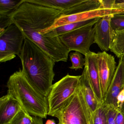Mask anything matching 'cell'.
Segmentation results:
<instances>
[{
    "label": "cell",
    "mask_w": 124,
    "mask_h": 124,
    "mask_svg": "<svg viewBox=\"0 0 124 124\" xmlns=\"http://www.w3.org/2000/svg\"><path fill=\"white\" fill-rule=\"evenodd\" d=\"M62 15V11L29 2L26 0L11 16L13 23L20 29L24 37L31 40L51 56L55 62H67L70 51L59 37L40 35Z\"/></svg>",
    "instance_id": "6da1fadb"
},
{
    "label": "cell",
    "mask_w": 124,
    "mask_h": 124,
    "mask_svg": "<svg viewBox=\"0 0 124 124\" xmlns=\"http://www.w3.org/2000/svg\"><path fill=\"white\" fill-rule=\"evenodd\" d=\"M19 56L24 76L37 90L47 97L55 77V62L39 46L26 38Z\"/></svg>",
    "instance_id": "7a4b0ae2"
},
{
    "label": "cell",
    "mask_w": 124,
    "mask_h": 124,
    "mask_svg": "<svg viewBox=\"0 0 124 124\" xmlns=\"http://www.w3.org/2000/svg\"><path fill=\"white\" fill-rule=\"evenodd\" d=\"M7 87L8 94L18 101L23 109L32 116L46 118L49 111L47 97L31 85L21 70L10 76Z\"/></svg>",
    "instance_id": "3957f363"
},
{
    "label": "cell",
    "mask_w": 124,
    "mask_h": 124,
    "mask_svg": "<svg viewBox=\"0 0 124 124\" xmlns=\"http://www.w3.org/2000/svg\"><path fill=\"white\" fill-rule=\"evenodd\" d=\"M58 124H90L92 114L79 86L54 115Z\"/></svg>",
    "instance_id": "277c9868"
},
{
    "label": "cell",
    "mask_w": 124,
    "mask_h": 124,
    "mask_svg": "<svg viewBox=\"0 0 124 124\" xmlns=\"http://www.w3.org/2000/svg\"><path fill=\"white\" fill-rule=\"evenodd\" d=\"M80 77L68 74L53 84L47 96L48 115L53 116L64 102L74 93L79 86Z\"/></svg>",
    "instance_id": "5b68a950"
},
{
    "label": "cell",
    "mask_w": 124,
    "mask_h": 124,
    "mask_svg": "<svg viewBox=\"0 0 124 124\" xmlns=\"http://www.w3.org/2000/svg\"><path fill=\"white\" fill-rule=\"evenodd\" d=\"M100 18L93 19L88 24L60 36L64 46L70 51H74L85 56L90 52L91 46L94 43V25Z\"/></svg>",
    "instance_id": "8992f818"
},
{
    "label": "cell",
    "mask_w": 124,
    "mask_h": 124,
    "mask_svg": "<svg viewBox=\"0 0 124 124\" xmlns=\"http://www.w3.org/2000/svg\"><path fill=\"white\" fill-rule=\"evenodd\" d=\"M25 38L14 23L0 32V62L11 61L19 56Z\"/></svg>",
    "instance_id": "52a82bcc"
},
{
    "label": "cell",
    "mask_w": 124,
    "mask_h": 124,
    "mask_svg": "<svg viewBox=\"0 0 124 124\" xmlns=\"http://www.w3.org/2000/svg\"><path fill=\"white\" fill-rule=\"evenodd\" d=\"M124 14V9L115 8L111 9L99 8L84 13L68 16L61 15L57 19L54 24L47 29L40 32V34L43 35L53 30L64 25L72 23H77L93 20L109 15Z\"/></svg>",
    "instance_id": "ba28073f"
},
{
    "label": "cell",
    "mask_w": 124,
    "mask_h": 124,
    "mask_svg": "<svg viewBox=\"0 0 124 124\" xmlns=\"http://www.w3.org/2000/svg\"><path fill=\"white\" fill-rule=\"evenodd\" d=\"M96 58L104 101L115 74L117 66L114 56L106 51L96 53Z\"/></svg>",
    "instance_id": "9c48e42d"
},
{
    "label": "cell",
    "mask_w": 124,
    "mask_h": 124,
    "mask_svg": "<svg viewBox=\"0 0 124 124\" xmlns=\"http://www.w3.org/2000/svg\"><path fill=\"white\" fill-rule=\"evenodd\" d=\"M113 15L101 17L96 23L94 30V43L96 44L102 51H108L115 35V31L111 24Z\"/></svg>",
    "instance_id": "30bf717a"
},
{
    "label": "cell",
    "mask_w": 124,
    "mask_h": 124,
    "mask_svg": "<svg viewBox=\"0 0 124 124\" xmlns=\"http://www.w3.org/2000/svg\"><path fill=\"white\" fill-rule=\"evenodd\" d=\"M124 88V62L119 59L115 74L104 99L103 105L117 110V98Z\"/></svg>",
    "instance_id": "8fae6325"
},
{
    "label": "cell",
    "mask_w": 124,
    "mask_h": 124,
    "mask_svg": "<svg viewBox=\"0 0 124 124\" xmlns=\"http://www.w3.org/2000/svg\"><path fill=\"white\" fill-rule=\"evenodd\" d=\"M96 53L91 51L85 56V63L84 68L86 69L93 89L98 101L103 103L101 82L96 58Z\"/></svg>",
    "instance_id": "7c38bea8"
},
{
    "label": "cell",
    "mask_w": 124,
    "mask_h": 124,
    "mask_svg": "<svg viewBox=\"0 0 124 124\" xmlns=\"http://www.w3.org/2000/svg\"><path fill=\"white\" fill-rule=\"evenodd\" d=\"M22 108L18 101L7 93L0 99V124L10 122Z\"/></svg>",
    "instance_id": "4fadbf2b"
},
{
    "label": "cell",
    "mask_w": 124,
    "mask_h": 124,
    "mask_svg": "<svg viewBox=\"0 0 124 124\" xmlns=\"http://www.w3.org/2000/svg\"><path fill=\"white\" fill-rule=\"evenodd\" d=\"M79 86L84 94L86 103L93 115L101 104L96 98L88 75L85 68L80 79Z\"/></svg>",
    "instance_id": "5bb4252c"
},
{
    "label": "cell",
    "mask_w": 124,
    "mask_h": 124,
    "mask_svg": "<svg viewBox=\"0 0 124 124\" xmlns=\"http://www.w3.org/2000/svg\"><path fill=\"white\" fill-rule=\"evenodd\" d=\"M27 2L54 8L62 12L68 10L80 0H26Z\"/></svg>",
    "instance_id": "9a60e30c"
},
{
    "label": "cell",
    "mask_w": 124,
    "mask_h": 124,
    "mask_svg": "<svg viewBox=\"0 0 124 124\" xmlns=\"http://www.w3.org/2000/svg\"><path fill=\"white\" fill-rule=\"evenodd\" d=\"M101 0H80L68 10L62 12L63 16H68L84 13L100 8Z\"/></svg>",
    "instance_id": "2e32d148"
},
{
    "label": "cell",
    "mask_w": 124,
    "mask_h": 124,
    "mask_svg": "<svg viewBox=\"0 0 124 124\" xmlns=\"http://www.w3.org/2000/svg\"><path fill=\"white\" fill-rule=\"evenodd\" d=\"M43 119L32 116L22 108L13 119L6 124H43Z\"/></svg>",
    "instance_id": "e0dca14e"
},
{
    "label": "cell",
    "mask_w": 124,
    "mask_h": 124,
    "mask_svg": "<svg viewBox=\"0 0 124 124\" xmlns=\"http://www.w3.org/2000/svg\"><path fill=\"white\" fill-rule=\"evenodd\" d=\"M110 51L117 57H124V29L115 31Z\"/></svg>",
    "instance_id": "ac0fdd59"
},
{
    "label": "cell",
    "mask_w": 124,
    "mask_h": 124,
    "mask_svg": "<svg viewBox=\"0 0 124 124\" xmlns=\"http://www.w3.org/2000/svg\"><path fill=\"white\" fill-rule=\"evenodd\" d=\"M23 1L24 0H0V15L11 16Z\"/></svg>",
    "instance_id": "d6986e66"
},
{
    "label": "cell",
    "mask_w": 124,
    "mask_h": 124,
    "mask_svg": "<svg viewBox=\"0 0 124 124\" xmlns=\"http://www.w3.org/2000/svg\"><path fill=\"white\" fill-rule=\"evenodd\" d=\"M106 107L101 104L92 115V124H107Z\"/></svg>",
    "instance_id": "ffe728a7"
},
{
    "label": "cell",
    "mask_w": 124,
    "mask_h": 124,
    "mask_svg": "<svg viewBox=\"0 0 124 124\" xmlns=\"http://www.w3.org/2000/svg\"><path fill=\"white\" fill-rule=\"evenodd\" d=\"M69 56L72 64L71 66L70 67V69L75 70L83 69V67L85 66V58H83L82 54L75 51L71 53Z\"/></svg>",
    "instance_id": "44dd1931"
},
{
    "label": "cell",
    "mask_w": 124,
    "mask_h": 124,
    "mask_svg": "<svg viewBox=\"0 0 124 124\" xmlns=\"http://www.w3.org/2000/svg\"><path fill=\"white\" fill-rule=\"evenodd\" d=\"M111 24L115 31L124 29V14L113 15L111 19Z\"/></svg>",
    "instance_id": "7402d4cb"
},
{
    "label": "cell",
    "mask_w": 124,
    "mask_h": 124,
    "mask_svg": "<svg viewBox=\"0 0 124 124\" xmlns=\"http://www.w3.org/2000/svg\"><path fill=\"white\" fill-rule=\"evenodd\" d=\"M13 23L11 16L0 15V32L4 31Z\"/></svg>",
    "instance_id": "603a6c76"
},
{
    "label": "cell",
    "mask_w": 124,
    "mask_h": 124,
    "mask_svg": "<svg viewBox=\"0 0 124 124\" xmlns=\"http://www.w3.org/2000/svg\"><path fill=\"white\" fill-rule=\"evenodd\" d=\"M104 106L106 109L107 124H116L115 119L117 110L105 106Z\"/></svg>",
    "instance_id": "cb8c5ba5"
},
{
    "label": "cell",
    "mask_w": 124,
    "mask_h": 124,
    "mask_svg": "<svg viewBox=\"0 0 124 124\" xmlns=\"http://www.w3.org/2000/svg\"><path fill=\"white\" fill-rule=\"evenodd\" d=\"M116 0H101V6L100 8L111 9L114 8Z\"/></svg>",
    "instance_id": "d4e9b609"
},
{
    "label": "cell",
    "mask_w": 124,
    "mask_h": 124,
    "mask_svg": "<svg viewBox=\"0 0 124 124\" xmlns=\"http://www.w3.org/2000/svg\"><path fill=\"white\" fill-rule=\"evenodd\" d=\"M124 103V88L120 92L117 98V111H120Z\"/></svg>",
    "instance_id": "484cf974"
},
{
    "label": "cell",
    "mask_w": 124,
    "mask_h": 124,
    "mask_svg": "<svg viewBox=\"0 0 124 124\" xmlns=\"http://www.w3.org/2000/svg\"><path fill=\"white\" fill-rule=\"evenodd\" d=\"M116 124H124V116L119 111H117L115 117Z\"/></svg>",
    "instance_id": "4316f807"
},
{
    "label": "cell",
    "mask_w": 124,
    "mask_h": 124,
    "mask_svg": "<svg viewBox=\"0 0 124 124\" xmlns=\"http://www.w3.org/2000/svg\"><path fill=\"white\" fill-rule=\"evenodd\" d=\"M114 8H122L124 9V0H116Z\"/></svg>",
    "instance_id": "83f0119b"
},
{
    "label": "cell",
    "mask_w": 124,
    "mask_h": 124,
    "mask_svg": "<svg viewBox=\"0 0 124 124\" xmlns=\"http://www.w3.org/2000/svg\"><path fill=\"white\" fill-rule=\"evenodd\" d=\"M46 124H56L55 120L53 119H48L47 120Z\"/></svg>",
    "instance_id": "f1b7e54d"
},
{
    "label": "cell",
    "mask_w": 124,
    "mask_h": 124,
    "mask_svg": "<svg viewBox=\"0 0 124 124\" xmlns=\"http://www.w3.org/2000/svg\"><path fill=\"white\" fill-rule=\"evenodd\" d=\"M123 60L124 62V57L123 58ZM120 111V112H121V113L124 116V104H123V105L122 107L121 110H120V111Z\"/></svg>",
    "instance_id": "f546056e"
},
{
    "label": "cell",
    "mask_w": 124,
    "mask_h": 124,
    "mask_svg": "<svg viewBox=\"0 0 124 124\" xmlns=\"http://www.w3.org/2000/svg\"><path fill=\"white\" fill-rule=\"evenodd\" d=\"M90 124H92V121H91V122Z\"/></svg>",
    "instance_id": "4dcf8cb0"
}]
</instances>
